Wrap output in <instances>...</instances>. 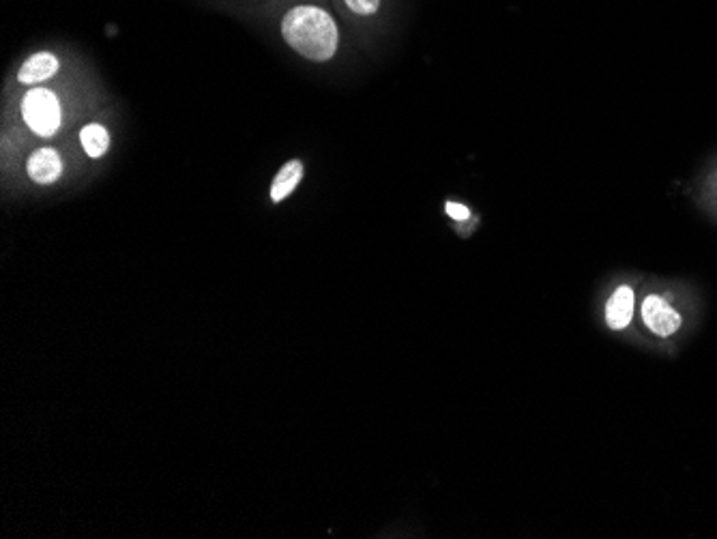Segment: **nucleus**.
Instances as JSON below:
<instances>
[{
  "mask_svg": "<svg viewBox=\"0 0 717 539\" xmlns=\"http://www.w3.org/2000/svg\"><path fill=\"white\" fill-rule=\"evenodd\" d=\"M282 33L292 50H297L310 61H329L338 50L340 33L335 20L325 9L303 5L286 13Z\"/></svg>",
  "mask_w": 717,
  "mask_h": 539,
  "instance_id": "nucleus-1",
  "label": "nucleus"
},
{
  "mask_svg": "<svg viewBox=\"0 0 717 539\" xmlns=\"http://www.w3.org/2000/svg\"><path fill=\"white\" fill-rule=\"evenodd\" d=\"M22 116L37 136L50 138L61 127V104L48 89H31L22 99Z\"/></svg>",
  "mask_w": 717,
  "mask_h": 539,
  "instance_id": "nucleus-2",
  "label": "nucleus"
},
{
  "mask_svg": "<svg viewBox=\"0 0 717 539\" xmlns=\"http://www.w3.org/2000/svg\"><path fill=\"white\" fill-rule=\"evenodd\" d=\"M642 320H645V325L655 335H660V338H668V335L677 333L683 323L681 314L660 295H649L645 303H642Z\"/></svg>",
  "mask_w": 717,
  "mask_h": 539,
  "instance_id": "nucleus-3",
  "label": "nucleus"
},
{
  "mask_svg": "<svg viewBox=\"0 0 717 539\" xmlns=\"http://www.w3.org/2000/svg\"><path fill=\"white\" fill-rule=\"evenodd\" d=\"M26 170L35 183L50 185L63 174V162L54 149H39L28 157Z\"/></svg>",
  "mask_w": 717,
  "mask_h": 539,
  "instance_id": "nucleus-4",
  "label": "nucleus"
},
{
  "mask_svg": "<svg viewBox=\"0 0 717 539\" xmlns=\"http://www.w3.org/2000/svg\"><path fill=\"white\" fill-rule=\"evenodd\" d=\"M634 316V290L629 286H621L614 290V295L606 305V323L612 329H625L632 323Z\"/></svg>",
  "mask_w": 717,
  "mask_h": 539,
  "instance_id": "nucleus-5",
  "label": "nucleus"
},
{
  "mask_svg": "<svg viewBox=\"0 0 717 539\" xmlns=\"http://www.w3.org/2000/svg\"><path fill=\"white\" fill-rule=\"evenodd\" d=\"M58 71V58L50 52H39V54H33L28 61L22 65L20 74H18V80L22 84H39V82H46L48 78H52Z\"/></svg>",
  "mask_w": 717,
  "mask_h": 539,
  "instance_id": "nucleus-6",
  "label": "nucleus"
},
{
  "mask_svg": "<svg viewBox=\"0 0 717 539\" xmlns=\"http://www.w3.org/2000/svg\"><path fill=\"white\" fill-rule=\"evenodd\" d=\"M301 179H303V164L299 159H292V162H288L275 177L271 185V200L282 202L284 198H288L292 192H295Z\"/></svg>",
  "mask_w": 717,
  "mask_h": 539,
  "instance_id": "nucleus-7",
  "label": "nucleus"
},
{
  "mask_svg": "<svg viewBox=\"0 0 717 539\" xmlns=\"http://www.w3.org/2000/svg\"><path fill=\"white\" fill-rule=\"evenodd\" d=\"M80 142H82L86 155L97 159V157H101L108 151L110 136H108V131L104 127L97 125V123H91V125H86L80 131Z\"/></svg>",
  "mask_w": 717,
  "mask_h": 539,
  "instance_id": "nucleus-8",
  "label": "nucleus"
},
{
  "mask_svg": "<svg viewBox=\"0 0 717 539\" xmlns=\"http://www.w3.org/2000/svg\"><path fill=\"white\" fill-rule=\"evenodd\" d=\"M350 11H355L357 16H374L380 7V0H344Z\"/></svg>",
  "mask_w": 717,
  "mask_h": 539,
  "instance_id": "nucleus-9",
  "label": "nucleus"
},
{
  "mask_svg": "<svg viewBox=\"0 0 717 539\" xmlns=\"http://www.w3.org/2000/svg\"><path fill=\"white\" fill-rule=\"evenodd\" d=\"M445 209H447V215H451L453 220H458V222L468 220V217H471V211H468L464 205H456V202H447Z\"/></svg>",
  "mask_w": 717,
  "mask_h": 539,
  "instance_id": "nucleus-10",
  "label": "nucleus"
}]
</instances>
